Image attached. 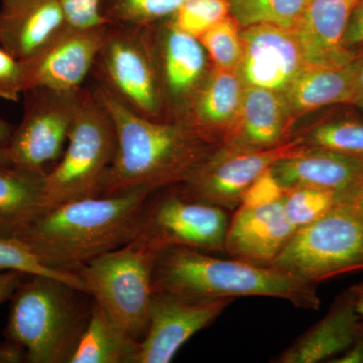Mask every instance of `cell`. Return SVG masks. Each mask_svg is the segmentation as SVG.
Masks as SVG:
<instances>
[{"mask_svg":"<svg viewBox=\"0 0 363 363\" xmlns=\"http://www.w3.org/2000/svg\"><path fill=\"white\" fill-rule=\"evenodd\" d=\"M156 192L135 188L74 200L42 212L13 238L45 267L76 272L135 240L145 205Z\"/></svg>","mask_w":363,"mask_h":363,"instance_id":"1","label":"cell"},{"mask_svg":"<svg viewBox=\"0 0 363 363\" xmlns=\"http://www.w3.org/2000/svg\"><path fill=\"white\" fill-rule=\"evenodd\" d=\"M116 133L113 162L98 195L135 188L152 191L183 184L217 147L179 121H154L131 111L95 84Z\"/></svg>","mask_w":363,"mask_h":363,"instance_id":"2","label":"cell"},{"mask_svg":"<svg viewBox=\"0 0 363 363\" xmlns=\"http://www.w3.org/2000/svg\"><path fill=\"white\" fill-rule=\"evenodd\" d=\"M152 288L154 292L198 298H279L306 311H318L321 306L317 285L291 272L185 247L166 248L157 255Z\"/></svg>","mask_w":363,"mask_h":363,"instance_id":"3","label":"cell"},{"mask_svg":"<svg viewBox=\"0 0 363 363\" xmlns=\"http://www.w3.org/2000/svg\"><path fill=\"white\" fill-rule=\"evenodd\" d=\"M30 277L11 297L6 337L28 362L68 363L89 318V294L54 277Z\"/></svg>","mask_w":363,"mask_h":363,"instance_id":"4","label":"cell"},{"mask_svg":"<svg viewBox=\"0 0 363 363\" xmlns=\"http://www.w3.org/2000/svg\"><path fill=\"white\" fill-rule=\"evenodd\" d=\"M116 150L111 114L94 89L82 88L61 161L45 173L42 212L98 195Z\"/></svg>","mask_w":363,"mask_h":363,"instance_id":"5","label":"cell"},{"mask_svg":"<svg viewBox=\"0 0 363 363\" xmlns=\"http://www.w3.org/2000/svg\"><path fill=\"white\" fill-rule=\"evenodd\" d=\"M272 267L319 285L363 271V210L342 203L298 228Z\"/></svg>","mask_w":363,"mask_h":363,"instance_id":"6","label":"cell"},{"mask_svg":"<svg viewBox=\"0 0 363 363\" xmlns=\"http://www.w3.org/2000/svg\"><path fill=\"white\" fill-rule=\"evenodd\" d=\"M157 253L130 241L79 267L91 297L140 342L149 323Z\"/></svg>","mask_w":363,"mask_h":363,"instance_id":"7","label":"cell"},{"mask_svg":"<svg viewBox=\"0 0 363 363\" xmlns=\"http://www.w3.org/2000/svg\"><path fill=\"white\" fill-rule=\"evenodd\" d=\"M97 83L140 116L164 121L149 28L109 25L92 73Z\"/></svg>","mask_w":363,"mask_h":363,"instance_id":"8","label":"cell"},{"mask_svg":"<svg viewBox=\"0 0 363 363\" xmlns=\"http://www.w3.org/2000/svg\"><path fill=\"white\" fill-rule=\"evenodd\" d=\"M154 195L145 205L133 240L157 255L173 247L224 252L229 211L191 199L180 189Z\"/></svg>","mask_w":363,"mask_h":363,"instance_id":"9","label":"cell"},{"mask_svg":"<svg viewBox=\"0 0 363 363\" xmlns=\"http://www.w3.org/2000/svg\"><path fill=\"white\" fill-rule=\"evenodd\" d=\"M82 88L76 91L33 88L23 93L25 113L7 143L13 167L45 174L48 164L61 159Z\"/></svg>","mask_w":363,"mask_h":363,"instance_id":"10","label":"cell"},{"mask_svg":"<svg viewBox=\"0 0 363 363\" xmlns=\"http://www.w3.org/2000/svg\"><path fill=\"white\" fill-rule=\"evenodd\" d=\"M305 147L302 136L267 149L221 145L182 184L181 192L191 199L234 211L253 181Z\"/></svg>","mask_w":363,"mask_h":363,"instance_id":"11","label":"cell"},{"mask_svg":"<svg viewBox=\"0 0 363 363\" xmlns=\"http://www.w3.org/2000/svg\"><path fill=\"white\" fill-rule=\"evenodd\" d=\"M234 300L154 292L147 331L133 363L171 362L182 346L218 319Z\"/></svg>","mask_w":363,"mask_h":363,"instance_id":"12","label":"cell"},{"mask_svg":"<svg viewBox=\"0 0 363 363\" xmlns=\"http://www.w3.org/2000/svg\"><path fill=\"white\" fill-rule=\"evenodd\" d=\"M107 28L108 23L91 28L68 25L39 52L21 60L25 92L33 88L81 89L92 73Z\"/></svg>","mask_w":363,"mask_h":363,"instance_id":"13","label":"cell"},{"mask_svg":"<svg viewBox=\"0 0 363 363\" xmlns=\"http://www.w3.org/2000/svg\"><path fill=\"white\" fill-rule=\"evenodd\" d=\"M164 109L169 104L181 121L191 98L206 77V51L197 38L162 21L149 28Z\"/></svg>","mask_w":363,"mask_h":363,"instance_id":"14","label":"cell"},{"mask_svg":"<svg viewBox=\"0 0 363 363\" xmlns=\"http://www.w3.org/2000/svg\"><path fill=\"white\" fill-rule=\"evenodd\" d=\"M240 71L247 86L283 93L306 67L292 30L272 25L243 28Z\"/></svg>","mask_w":363,"mask_h":363,"instance_id":"15","label":"cell"},{"mask_svg":"<svg viewBox=\"0 0 363 363\" xmlns=\"http://www.w3.org/2000/svg\"><path fill=\"white\" fill-rule=\"evenodd\" d=\"M283 198L264 206L234 210L224 253L250 264L271 266L298 230L286 217Z\"/></svg>","mask_w":363,"mask_h":363,"instance_id":"16","label":"cell"},{"mask_svg":"<svg viewBox=\"0 0 363 363\" xmlns=\"http://www.w3.org/2000/svg\"><path fill=\"white\" fill-rule=\"evenodd\" d=\"M272 173L286 190L324 189L353 203L363 186V159L332 150L305 147L277 162Z\"/></svg>","mask_w":363,"mask_h":363,"instance_id":"17","label":"cell"},{"mask_svg":"<svg viewBox=\"0 0 363 363\" xmlns=\"http://www.w3.org/2000/svg\"><path fill=\"white\" fill-rule=\"evenodd\" d=\"M360 0H309L293 28L306 66L343 67L354 61L344 45L346 26Z\"/></svg>","mask_w":363,"mask_h":363,"instance_id":"18","label":"cell"},{"mask_svg":"<svg viewBox=\"0 0 363 363\" xmlns=\"http://www.w3.org/2000/svg\"><path fill=\"white\" fill-rule=\"evenodd\" d=\"M363 335L360 316L346 289L316 324L271 360L274 363L330 362Z\"/></svg>","mask_w":363,"mask_h":363,"instance_id":"19","label":"cell"},{"mask_svg":"<svg viewBox=\"0 0 363 363\" xmlns=\"http://www.w3.org/2000/svg\"><path fill=\"white\" fill-rule=\"evenodd\" d=\"M67 26L57 0H0V48L16 59L30 58Z\"/></svg>","mask_w":363,"mask_h":363,"instance_id":"20","label":"cell"},{"mask_svg":"<svg viewBox=\"0 0 363 363\" xmlns=\"http://www.w3.org/2000/svg\"><path fill=\"white\" fill-rule=\"evenodd\" d=\"M247 85L238 69L213 68L191 98L179 123H185L208 142L223 140L240 114Z\"/></svg>","mask_w":363,"mask_h":363,"instance_id":"21","label":"cell"},{"mask_svg":"<svg viewBox=\"0 0 363 363\" xmlns=\"http://www.w3.org/2000/svg\"><path fill=\"white\" fill-rule=\"evenodd\" d=\"M281 93L247 86L240 114L227 131L222 145L238 149L259 150L286 142L290 128Z\"/></svg>","mask_w":363,"mask_h":363,"instance_id":"22","label":"cell"},{"mask_svg":"<svg viewBox=\"0 0 363 363\" xmlns=\"http://www.w3.org/2000/svg\"><path fill=\"white\" fill-rule=\"evenodd\" d=\"M352 63L343 67L306 66L281 93L291 121L327 105L354 104L357 84Z\"/></svg>","mask_w":363,"mask_h":363,"instance_id":"23","label":"cell"},{"mask_svg":"<svg viewBox=\"0 0 363 363\" xmlns=\"http://www.w3.org/2000/svg\"><path fill=\"white\" fill-rule=\"evenodd\" d=\"M45 174L0 168V238H13L42 213Z\"/></svg>","mask_w":363,"mask_h":363,"instance_id":"24","label":"cell"},{"mask_svg":"<svg viewBox=\"0 0 363 363\" xmlns=\"http://www.w3.org/2000/svg\"><path fill=\"white\" fill-rule=\"evenodd\" d=\"M138 341L93 300L89 318L68 363H133Z\"/></svg>","mask_w":363,"mask_h":363,"instance_id":"25","label":"cell"},{"mask_svg":"<svg viewBox=\"0 0 363 363\" xmlns=\"http://www.w3.org/2000/svg\"><path fill=\"white\" fill-rule=\"evenodd\" d=\"M309 0H227L240 28L272 25L293 30Z\"/></svg>","mask_w":363,"mask_h":363,"instance_id":"26","label":"cell"},{"mask_svg":"<svg viewBox=\"0 0 363 363\" xmlns=\"http://www.w3.org/2000/svg\"><path fill=\"white\" fill-rule=\"evenodd\" d=\"M184 0H101V13L109 25L152 28L169 20Z\"/></svg>","mask_w":363,"mask_h":363,"instance_id":"27","label":"cell"},{"mask_svg":"<svg viewBox=\"0 0 363 363\" xmlns=\"http://www.w3.org/2000/svg\"><path fill=\"white\" fill-rule=\"evenodd\" d=\"M283 203L289 221L298 229L321 218L337 205L350 202L332 191L298 187L286 191Z\"/></svg>","mask_w":363,"mask_h":363,"instance_id":"28","label":"cell"},{"mask_svg":"<svg viewBox=\"0 0 363 363\" xmlns=\"http://www.w3.org/2000/svg\"><path fill=\"white\" fill-rule=\"evenodd\" d=\"M11 271L21 272L28 276L42 274L54 277L82 292L89 294V289L84 279L77 272L58 271L45 267L16 238H0V272Z\"/></svg>","mask_w":363,"mask_h":363,"instance_id":"29","label":"cell"},{"mask_svg":"<svg viewBox=\"0 0 363 363\" xmlns=\"http://www.w3.org/2000/svg\"><path fill=\"white\" fill-rule=\"evenodd\" d=\"M302 138L306 147L363 159V123L360 121H329L315 126Z\"/></svg>","mask_w":363,"mask_h":363,"instance_id":"30","label":"cell"},{"mask_svg":"<svg viewBox=\"0 0 363 363\" xmlns=\"http://www.w3.org/2000/svg\"><path fill=\"white\" fill-rule=\"evenodd\" d=\"M240 28L233 16H228L200 38L199 40L209 55L214 68L224 70L240 68L242 59Z\"/></svg>","mask_w":363,"mask_h":363,"instance_id":"31","label":"cell"},{"mask_svg":"<svg viewBox=\"0 0 363 363\" xmlns=\"http://www.w3.org/2000/svg\"><path fill=\"white\" fill-rule=\"evenodd\" d=\"M228 16L230 7L227 0H184L168 21L182 32L200 39Z\"/></svg>","mask_w":363,"mask_h":363,"instance_id":"32","label":"cell"},{"mask_svg":"<svg viewBox=\"0 0 363 363\" xmlns=\"http://www.w3.org/2000/svg\"><path fill=\"white\" fill-rule=\"evenodd\" d=\"M25 92L23 64L0 48V99L16 102Z\"/></svg>","mask_w":363,"mask_h":363,"instance_id":"33","label":"cell"},{"mask_svg":"<svg viewBox=\"0 0 363 363\" xmlns=\"http://www.w3.org/2000/svg\"><path fill=\"white\" fill-rule=\"evenodd\" d=\"M286 191L269 169L250 184L242 196L240 206L257 207L272 204L281 200Z\"/></svg>","mask_w":363,"mask_h":363,"instance_id":"34","label":"cell"},{"mask_svg":"<svg viewBox=\"0 0 363 363\" xmlns=\"http://www.w3.org/2000/svg\"><path fill=\"white\" fill-rule=\"evenodd\" d=\"M69 26L91 28L107 23L101 13V0H57Z\"/></svg>","mask_w":363,"mask_h":363,"instance_id":"35","label":"cell"},{"mask_svg":"<svg viewBox=\"0 0 363 363\" xmlns=\"http://www.w3.org/2000/svg\"><path fill=\"white\" fill-rule=\"evenodd\" d=\"M343 43L348 49L363 44V0L358 2L351 13L344 33Z\"/></svg>","mask_w":363,"mask_h":363,"instance_id":"36","label":"cell"},{"mask_svg":"<svg viewBox=\"0 0 363 363\" xmlns=\"http://www.w3.org/2000/svg\"><path fill=\"white\" fill-rule=\"evenodd\" d=\"M25 274L21 272H0V305L4 301L11 298V296L23 281Z\"/></svg>","mask_w":363,"mask_h":363,"instance_id":"37","label":"cell"},{"mask_svg":"<svg viewBox=\"0 0 363 363\" xmlns=\"http://www.w3.org/2000/svg\"><path fill=\"white\" fill-rule=\"evenodd\" d=\"M329 363H363V335Z\"/></svg>","mask_w":363,"mask_h":363,"instance_id":"38","label":"cell"},{"mask_svg":"<svg viewBox=\"0 0 363 363\" xmlns=\"http://www.w3.org/2000/svg\"><path fill=\"white\" fill-rule=\"evenodd\" d=\"M23 359L25 351L20 346L11 342L0 346V363H18Z\"/></svg>","mask_w":363,"mask_h":363,"instance_id":"39","label":"cell"},{"mask_svg":"<svg viewBox=\"0 0 363 363\" xmlns=\"http://www.w3.org/2000/svg\"><path fill=\"white\" fill-rule=\"evenodd\" d=\"M354 70L355 84H357V97L355 104L363 109V60H354L352 63Z\"/></svg>","mask_w":363,"mask_h":363,"instance_id":"40","label":"cell"},{"mask_svg":"<svg viewBox=\"0 0 363 363\" xmlns=\"http://www.w3.org/2000/svg\"><path fill=\"white\" fill-rule=\"evenodd\" d=\"M357 312L363 318V279L347 289Z\"/></svg>","mask_w":363,"mask_h":363,"instance_id":"41","label":"cell"},{"mask_svg":"<svg viewBox=\"0 0 363 363\" xmlns=\"http://www.w3.org/2000/svg\"><path fill=\"white\" fill-rule=\"evenodd\" d=\"M14 128L0 117V145H7L11 140Z\"/></svg>","mask_w":363,"mask_h":363,"instance_id":"42","label":"cell"},{"mask_svg":"<svg viewBox=\"0 0 363 363\" xmlns=\"http://www.w3.org/2000/svg\"><path fill=\"white\" fill-rule=\"evenodd\" d=\"M13 166L7 145H0V168Z\"/></svg>","mask_w":363,"mask_h":363,"instance_id":"43","label":"cell"},{"mask_svg":"<svg viewBox=\"0 0 363 363\" xmlns=\"http://www.w3.org/2000/svg\"><path fill=\"white\" fill-rule=\"evenodd\" d=\"M355 205H357L360 209L363 210V186L362 189H360L359 192L357 193V195L355 196L354 201H353Z\"/></svg>","mask_w":363,"mask_h":363,"instance_id":"44","label":"cell"}]
</instances>
